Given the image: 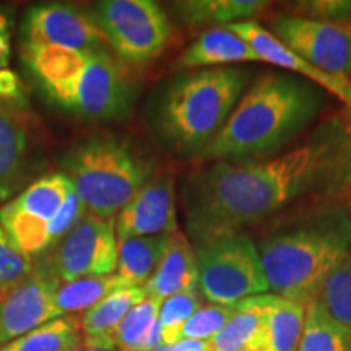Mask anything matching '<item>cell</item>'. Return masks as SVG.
<instances>
[{
    "label": "cell",
    "mask_w": 351,
    "mask_h": 351,
    "mask_svg": "<svg viewBox=\"0 0 351 351\" xmlns=\"http://www.w3.org/2000/svg\"><path fill=\"white\" fill-rule=\"evenodd\" d=\"M82 341L80 319L62 315L3 345L0 351H73Z\"/></svg>",
    "instance_id": "484cf974"
},
{
    "label": "cell",
    "mask_w": 351,
    "mask_h": 351,
    "mask_svg": "<svg viewBox=\"0 0 351 351\" xmlns=\"http://www.w3.org/2000/svg\"><path fill=\"white\" fill-rule=\"evenodd\" d=\"M173 234L143 236L119 243L116 275L129 287H143L155 274Z\"/></svg>",
    "instance_id": "603a6c76"
},
{
    "label": "cell",
    "mask_w": 351,
    "mask_h": 351,
    "mask_svg": "<svg viewBox=\"0 0 351 351\" xmlns=\"http://www.w3.org/2000/svg\"><path fill=\"white\" fill-rule=\"evenodd\" d=\"M117 241L143 236L174 234L178 231L176 187L171 174L152 176L129 204L117 213Z\"/></svg>",
    "instance_id": "9a60e30c"
},
{
    "label": "cell",
    "mask_w": 351,
    "mask_h": 351,
    "mask_svg": "<svg viewBox=\"0 0 351 351\" xmlns=\"http://www.w3.org/2000/svg\"><path fill=\"white\" fill-rule=\"evenodd\" d=\"M274 33L291 51L330 75L351 72V21H320L282 13L274 19Z\"/></svg>",
    "instance_id": "8fae6325"
},
{
    "label": "cell",
    "mask_w": 351,
    "mask_h": 351,
    "mask_svg": "<svg viewBox=\"0 0 351 351\" xmlns=\"http://www.w3.org/2000/svg\"><path fill=\"white\" fill-rule=\"evenodd\" d=\"M324 90L298 75L267 73L232 109L200 156L212 161L257 160L274 153L313 122Z\"/></svg>",
    "instance_id": "7a4b0ae2"
},
{
    "label": "cell",
    "mask_w": 351,
    "mask_h": 351,
    "mask_svg": "<svg viewBox=\"0 0 351 351\" xmlns=\"http://www.w3.org/2000/svg\"><path fill=\"white\" fill-rule=\"evenodd\" d=\"M298 351H351V328L332 317L319 300L311 301Z\"/></svg>",
    "instance_id": "d4e9b609"
},
{
    "label": "cell",
    "mask_w": 351,
    "mask_h": 351,
    "mask_svg": "<svg viewBox=\"0 0 351 351\" xmlns=\"http://www.w3.org/2000/svg\"><path fill=\"white\" fill-rule=\"evenodd\" d=\"M304 315V304L267 293L261 328L245 351H298Z\"/></svg>",
    "instance_id": "ac0fdd59"
},
{
    "label": "cell",
    "mask_w": 351,
    "mask_h": 351,
    "mask_svg": "<svg viewBox=\"0 0 351 351\" xmlns=\"http://www.w3.org/2000/svg\"><path fill=\"white\" fill-rule=\"evenodd\" d=\"M64 174L72 182L88 212L114 218L152 178V163L114 135H96L80 142L62 160Z\"/></svg>",
    "instance_id": "5b68a950"
},
{
    "label": "cell",
    "mask_w": 351,
    "mask_h": 351,
    "mask_svg": "<svg viewBox=\"0 0 351 351\" xmlns=\"http://www.w3.org/2000/svg\"><path fill=\"white\" fill-rule=\"evenodd\" d=\"M199 291L212 304L234 306L270 293L258 245L247 232H226L197 245Z\"/></svg>",
    "instance_id": "8992f818"
},
{
    "label": "cell",
    "mask_w": 351,
    "mask_h": 351,
    "mask_svg": "<svg viewBox=\"0 0 351 351\" xmlns=\"http://www.w3.org/2000/svg\"><path fill=\"white\" fill-rule=\"evenodd\" d=\"M73 351H117V350H104V348H95V346H86V345H80L77 350Z\"/></svg>",
    "instance_id": "f35d334b"
},
{
    "label": "cell",
    "mask_w": 351,
    "mask_h": 351,
    "mask_svg": "<svg viewBox=\"0 0 351 351\" xmlns=\"http://www.w3.org/2000/svg\"><path fill=\"white\" fill-rule=\"evenodd\" d=\"M2 296H3V293H2V291H0V301H2Z\"/></svg>",
    "instance_id": "b9f144b4"
},
{
    "label": "cell",
    "mask_w": 351,
    "mask_h": 351,
    "mask_svg": "<svg viewBox=\"0 0 351 351\" xmlns=\"http://www.w3.org/2000/svg\"><path fill=\"white\" fill-rule=\"evenodd\" d=\"M104 38L90 12L67 3H39L21 23V44H46L77 51L103 47Z\"/></svg>",
    "instance_id": "7c38bea8"
},
{
    "label": "cell",
    "mask_w": 351,
    "mask_h": 351,
    "mask_svg": "<svg viewBox=\"0 0 351 351\" xmlns=\"http://www.w3.org/2000/svg\"><path fill=\"white\" fill-rule=\"evenodd\" d=\"M199 288L166 298L160 309L161 340L163 345H174L181 340L187 320L204 306Z\"/></svg>",
    "instance_id": "f546056e"
},
{
    "label": "cell",
    "mask_w": 351,
    "mask_h": 351,
    "mask_svg": "<svg viewBox=\"0 0 351 351\" xmlns=\"http://www.w3.org/2000/svg\"><path fill=\"white\" fill-rule=\"evenodd\" d=\"M38 119L29 101L0 98V202L19 194L43 168Z\"/></svg>",
    "instance_id": "30bf717a"
},
{
    "label": "cell",
    "mask_w": 351,
    "mask_h": 351,
    "mask_svg": "<svg viewBox=\"0 0 351 351\" xmlns=\"http://www.w3.org/2000/svg\"><path fill=\"white\" fill-rule=\"evenodd\" d=\"M346 129H348V132H350V135H351V122H350V124H348V125H346Z\"/></svg>",
    "instance_id": "60d3db41"
},
{
    "label": "cell",
    "mask_w": 351,
    "mask_h": 351,
    "mask_svg": "<svg viewBox=\"0 0 351 351\" xmlns=\"http://www.w3.org/2000/svg\"><path fill=\"white\" fill-rule=\"evenodd\" d=\"M226 28L243 38L258 56L261 62L271 64L278 69L291 70V72H295V75L304 78L311 83H315L319 88L328 91L351 109L350 77L330 75V73L315 69L314 65L302 59L300 54L289 49L287 44L280 41L270 29L263 28L257 21H241V23L230 25Z\"/></svg>",
    "instance_id": "2e32d148"
},
{
    "label": "cell",
    "mask_w": 351,
    "mask_h": 351,
    "mask_svg": "<svg viewBox=\"0 0 351 351\" xmlns=\"http://www.w3.org/2000/svg\"><path fill=\"white\" fill-rule=\"evenodd\" d=\"M148 296L166 298L199 288L195 247L184 232L176 231L158 263L155 274L143 285Z\"/></svg>",
    "instance_id": "e0dca14e"
},
{
    "label": "cell",
    "mask_w": 351,
    "mask_h": 351,
    "mask_svg": "<svg viewBox=\"0 0 351 351\" xmlns=\"http://www.w3.org/2000/svg\"><path fill=\"white\" fill-rule=\"evenodd\" d=\"M10 19L0 10V70H3L10 60Z\"/></svg>",
    "instance_id": "8d00e7d4"
},
{
    "label": "cell",
    "mask_w": 351,
    "mask_h": 351,
    "mask_svg": "<svg viewBox=\"0 0 351 351\" xmlns=\"http://www.w3.org/2000/svg\"><path fill=\"white\" fill-rule=\"evenodd\" d=\"M119 241L114 218L88 215L52 251L44 254L36 269L60 283L86 276L112 275L117 267Z\"/></svg>",
    "instance_id": "ba28073f"
},
{
    "label": "cell",
    "mask_w": 351,
    "mask_h": 351,
    "mask_svg": "<svg viewBox=\"0 0 351 351\" xmlns=\"http://www.w3.org/2000/svg\"><path fill=\"white\" fill-rule=\"evenodd\" d=\"M351 251V218L341 208H320L265 234L258 244L274 295L307 306Z\"/></svg>",
    "instance_id": "3957f363"
},
{
    "label": "cell",
    "mask_w": 351,
    "mask_h": 351,
    "mask_svg": "<svg viewBox=\"0 0 351 351\" xmlns=\"http://www.w3.org/2000/svg\"><path fill=\"white\" fill-rule=\"evenodd\" d=\"M0 226L26 256H44L51 251L49 223L29 217L8 204L0 207Z\"/></svg>",
    "instance_id": "f1b7e54d"
},
{
    "label": "cell",
    "mask_w": 351,
    "mask_h": 351,
    "mask_svg": "<svg viewBox=\"0 0 351 351\" xmlns=\"http://www.w3.org/2000/svg\"><path fill=\"white\" fill-rule=\"evenodd\" d=\"M36 270L33 258L21 252L0 226V291L7 293Z\"/></svg>",
    "instance_id": "1f68e13d"
},
{
    "label": "cell",
    "mask_w": 351,
    "mask_h": 351,
    "mask_svg": "<svg viewBox=\"0 0 351 351\" xmlns=\"http://www.w3.org/2000/svg\"><path fill=\"white\" fill-rule=\"evenodd\" d=\"M351 187V135L328 121L293 150L271 158L215 161L186 179L181 199L197 245L243 231L302 199H330Z\"/></svg>",
    "instance_id": "6da1fadb"
},
{
    "label": "cell",
    "mask_w": 351,
    "mask_h": 351,
    "mask_svg": "<svg viewBox=\"0 0 351 351\" xmlns=\"http://www.w3.org/2000/svg\"><path fill=\"white\" fill-rule=\"evenodd\" d=\"M91 16L104 43L127 65L152 62L174 33L168 13L153 0H104L93 7Z\"/></svg>",
    "instance_id": "52a82bcc"
},
{
    "label": "cell",
    "mask_w": 351,
    "mask_h": 351,
    "mask_svg": "<svg viewBox=\"0 0 351 351\" xmlns=\"http://www.w3.org/2000/svg\"><path fill=\"white\" fill-rule=\"evenodd\" d=\"M122 288H129V285L116 274L106 276H86V278L60 285L56 295V307L60 315H72L73 313H82V311L85 313L111 293Z\"/></svg>",
    "instance_id": "83f0119b"
},
{
    "label": "cell",
    "mask_w": 351,
    "mask_h": 351,
    "mask_svg": "<svg viewBox=\"0 0 351 351\" xmlns=\"http://www.w3.org/2000/svg\"><path fill=\"white\" fill-rule=\"evenodd\" d=\"M73 186L64 173L46 174L23 189L10 204L20 212L51 223L57 212L64 207Z\"/></svg>",
    "instance_id": "cb8c5ba5"
},
{
    "label": "cell",
    "mask_w": 351,
    "mask_h": 351,
    "mask_svg": "<svg viewBox=\"0 0 351 351\" xmlns=\"http://www.w3.org/2000/svg\"><path fill=\"white\" fill-rule=\"evenodd\" d=\"M348 215H350V218H351V199H350V204H348Z\"/></svg>",
    "instance_id": "ab89813d"
},
{
    "label": "cell",
    "mask_w": 351,
    "mask_h": 351,
    "mask_svg": "<svg viewBox=\"0 0 351 351\" xmlns=\"http://www.w3.org/2000/svg\"><path fill=\"white\" fill-rule=\"evenodd\" d=\"M243 62H261V59L243 38L223 26L202 33L179 57L178 67L218 69Z\"/></svg>",
    "instance_id": "d6986e66"
},
{
    "label": "cell",
    "mask_w": 351,
    "mask_h": 351,
    "mask_svg": "<svg viewBox=\"0 0 351 351\" xmlns=\"http://www.w3.org/2000/svg\"><path fill=\"white\" fill-rule=\"evenodd\" d=\"M90 52L46 44H21V60L29 75L46 98L65 111L75 109Z\"/></svg>",
    "instance_id": "4fadbf2b"
},
{
    "label": "cell",
    "mask_w": 351,
    "mask_h": 351,
    "mask_svg": "<svg viewBox=\"0 0 351 351\" xmlns=\"http://www.w3.org/2000/svg\"><path fill=\"white\" fill-rule=\"evenodd\" d=\"M0 98L7 101H23L28 99L23 82L12 70H0Z\"/></svg>",
    "instance_id": "d590c367"
},
{
    "label": "cell",
    "mask_w": 351,
    "mask_h": 351,
    "mask_svg": "<svg viewBox=\"0 0 351 351\" xmlns=\"http://www.w3.org/2000/svg\"><path fill=\"white\" fill-rule=\"evenodd\" d=\"M88 215V210L83 204L80 197L77 195L75 189L69 195L64 207L57 212L54 218L49 223V234H51V251L57 244L62 241L70 231L75 230Z\"/></svg>",
    "instance_id": "836d02e7"
},
{
    "label": "cell",
    "mask_w": 351,
    "mask_h": 351,
    "mask_svg": "<svg viewBox=\"0 0 351 351\" xmlns=\"http://www.w3.org/2000/svg\"><path fill=\"white\" fill-rule=\"evenodd\" d=\"M293 15L320 21H351V0H309L298 2Z\"/></svg>",
    "instance_id": "e575fe53"
},
{
    "label": "cell",
    "mask_w": 351,
    "mask_h": 351,
    "mask_svg": "<svg viewBox=\"0 0 351 351\" xmlns=\"http://www.w3.org/2000/svg\"><path fill=\"white\" fill-rule=\"evenodd\" d=\"M60 285L36 269L29 278L3 293L0 301V345L10 343L51 320L62 317L56 307Z\"/></svg>",
    "instance_id": "5bb4252c"
},
{
    "label": "cell",
    "mask_w": 351,
    "mask_h": 351,
    "mask_svg": "<svg viewBox=\"0 0 351 351\" xmlns=\"http://www.w3.org/2000/svg\"><path fill=\"white\" fill-rule=\"evenodd\" d=\"M317 300L339 322L351 328V251L328 276Z\"/></svg>",
    "instance_id": "4dcf8cb0"
},
{
    "label": "cell",
    "mask_w": 351,
    "mask_h": 351,
    "mask_svg": "<svg viewBox=\"0 0 351 351\" xmlns=\"http://www.w3.org/2000/svg\"><path fill=\"white\" fill-rule=\"evenodd\" d=\"M155 351H208L207 341L182 339L174 345H161Z\"/></svg>",
    "instance_id": "74e56055"
},
{
    "label": "cell",
    "mask_w": 351,
    "mask_h": 351,
    "mask_svg": "<svg viewBox=\"0 0 351 351\" xmlns=\"http://www.w3.org/2000/svg\"><path fill=\"white\" fill-rule=\"evenodd\" d=\"M236 313L234 306H221L212 304L202 306L197 313L187 320V324L182 328V339L187 340H199L208 341L212 340L217 333L226 326L228 320Z\"/></svg>",
    "instance_id": "d6a6232c"
},
{
    "label": "cell",
    "mask_w": 351,
    "mask_h": 351,
    "mask_svg": "<svg viewBox=\"0 0 351 351\" xmlns=\"http://www.w3.org/2000/svg\"><path fill=\"white\" fill-rule=\"evenodd\" d=\"M265 295L252 296L236 304V313L212 340L208 351H245L262 324Z\"/></svg>",
    "instance_id": "4316f807"
},
{
    "label": "cell",
    "mask_w": 351,
    "mask_h": 351,
    "mask_svg": "<svg viewBox=\"0 0 351 351\" xmlns=\"http://www.w3.org/2000/svg\"><path fill=\"white\" fill-rule=\"evenodd\" d=\"M270 2L262 0H186L176 2L174 10L182 23L189 26L223 28L241 21H254Z\"/></svg>",
    "instance_id": "44dd1931"
},
{
    "label": "cell",
    "mask_w": 351,
    "mask_h": 351,
    "mask_svg": "<svg viewBox=\"0 0 351 351\" xmlns=\"http://www.w3.org/2000/svg\"><path fill=\"white\" fill-rule=\"evenodd\" d=\"M243 69H197L178 73L161 86L152 125L166 147L187 156L202 153L225 125L244 95Z\"/></svg>",
    "instance_id": "277c9868"
},
{
    "label": "cell",
    "mask_w": 351,
    "mask_h": 351,
    "mask_svg": "<svg viewBox=\"0 0 351 351\" xmlns=\"http://www.w3.org/2000/svg\"><path fill=\"white\" fill-rule=\"evenodd\" d=\"M137 82L129 67L106 47L90 52L73 112L86 121H121L132 111Z\"/></svg>",
    "instance_id": "9c48e42d"
},
{
    "label": "cell",
    "mask_w": 351,
    "mask_h": 351,
    "mask_svg": "<svg viewBox=\"0 0 351 351\" xmlns=\"http://www.w3.org/2000/svg\"><path fill=\"white\" fill-rule=\"evenodd\" d=\"M163 301L147 296L134 306L112 333L114 345L119 351H155L161 340L160 309Z\"/></svg>",
    "instance_id": "7402d4cb"
},
{
    "label": "cell",
    "mask_w": 351,
    "mask_h": 351,
    "mask_svg": "<svg viewBox=\"0 0 351 351\" xmlns=\"http://www.w3.org/2000/svg\"><path fill=\"white\" fill-rule=\"evenodd\" d=\"M147 296L143 287L122 288L85 311L80 319L83 333L82 343L95 346V348L116 350L112 333L116 332L132 307L137 306Z\"/></svg>",
    "instance_id": "ffe728a7"
}]
</instances>
